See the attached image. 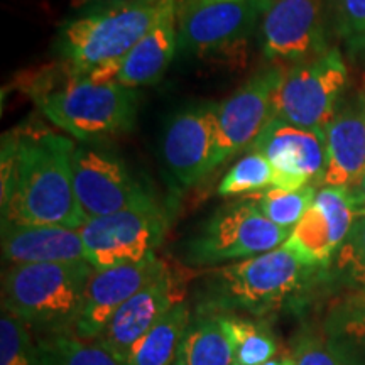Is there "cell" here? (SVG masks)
Masks as SVG:
<instances>
[{"instance_id": "cell-22", "label": "cell", "mask_w": 365, "mask_h": 365, "mask_svg": "<svg viewBox=\"0 0 365 365\" xmlns=\"http://www.w3.org/2000/svg\"><path fill=\"white\" fill-rule=\"evenodd\" d=\"M175 365H234V349L220 314L191 322Z\"/></svg>"}, {"instance_id": "cell-28", "label": "cell", "mask_w": 365, "mask_h": 365, "mask_svg": "<svg viewBox=\"0 0 365 365\" xmlns=\"http://www.w3.org/2000/svg\"><path fill=\"white\" fill-rule=\"evenodd\" d=\"M272 185L274 170L271 163L257 150H249L223 176L220 185H218V195L245 196L272 188Z\"/></svg>"}, {"instance_id": "cell-31", "label": "cell", "mask_w": 365, "mask_h": 365, "mask_svg": "<svg viewBox=\"0 0 365 365\" xmlns=\"http://www.w3.org/2000/svg\"><path fill=\"white\" fill-rule=\"evenodd\" d=\"M294 365H345L333 349L314 336H303L294 346Z\"/></svg>"}, {"instance_id": "cell-32", "label": "cell", "mask_w": 365, "mask_h": 365, "mask_svg": "<svg viewBox=\"0 0 365 365\" xmlns=\"http://www.w3.org/2000/svg\"><path fill=\"white\" fill-rule=\"evenodd\" d=\"M140 2V0H71L70 7L76 14H88L105 11V9H115L122 6H130V4Z\"/></svg>"}, {"instance_id": "cell-18", "label": "cell", "mask_w": 365, "mask_h": 365, "mask_svg": "<svg viewBox=\"0 0 365 365\" xmlns=\"http://www.w3.org/2000/svg\"><path fill=\"white\" fill-rule=\"evenodd\" d=\"M325 137L327 168L322 182L352 190L365 176V105L359 91L340 103Z\"/></svg>"}, {"instance_id": "cell-23", "label": "cell", "mask_w": 365, "mask_h": 365, "mask_svg": "<svg viewBox=\"0 0 365 365\" xmlns=\"http://www.w3.org/2000/svg\"><path fill=\"white\" fill-rule=\"evenodd\" d=\"M328 345L349 365H365V303L350 298L327 322Z\"/></svg>"}, {"instance_id": "cell-5", "label": "cell", "mask_w": 365, "mask_h": 365, "mask_svg": "<svg viewBox=\"0 0 365 365\" xmlns=\"http://www.w3.org/2000/svg\"><path fill=\"white\" fill-rule=\"evenodd\" d=\"M93 271L88 261L12 264L2 277V309L27 325H75Z\"/></svg>"}, {"instance_id": "cell-38", "label": "cell", "mask_w": 365, "mask_h": 365, "mask_svg": "<svg viewBox=\"0 0 365 365\" xmlns=\"http://www.w3.org/2000/svg\"><path fill=\"white\" fill-rule=\"evenodd\" d=\"M234 365H237V364H234Z\"/></svg>"}, {"instance_id": "cell-29", "label": "cell", "mask_w": 365, "mask_h": 365, "mask_svg": "<svg viewBox=\"0 0 365 365\" xmlns=\"http://www.w3.org/2000/svg\"><path fill=\"white\" fill-rule=\"evenodd\" d=\"M0 365H41L39 345L29 325L7 309H2L0 318Z\"/></svg>"}, {"instance_id": "cell-20", "label": "cell", "mask_w": 365, "mask_h": 365, "mask_svg": "<svg viewBox=\"0 0 365 365\" xmlns=\"http://www.w3.org/2000/svg\"><path fill=\"white\" fill-rule=\"evenodd\" d=\"M178 9L175 0L122 61L117 81L127 88L158 83L178 51Z\"/></svg>"}, {"instance_id": "cell-11", "label": "cell", "mask_w": 365, "mask_h": 365, "mask_svg": "<svg viewBox=\"0 0 365 365\" xmlns=\"http://www.w3.org/2000/svg\"><path fill=\"white\" fill-rule=\"evenodd\" d=\"M217 102H195L168 118L161 139L163 173L178 196L210 173L217 135Z\"/></svg>"}, {"instance_id": "cell-14", "label": "cell", "mask_w": 365, "mask_h": 365, "mask_svg": "<svg viewBox=\"0 0 365 365\" xmlns=\"http://www.w3.org/2000/svg\"><path fill=\"white\" fill-rule=\"evenodd\" d=\"M357 208L352 190L323 186L282 247L308 266L328 269L349 235Z\"/></svg>"}, {"instance_id": "cell-30", "label": "cell", "mask_w": 365, "mask_h": 365, "mask_svg": "<svg viewBox=\"0 0 365 365\" xmlns=\"http://www.w3.org/2000/svg\"><path fill=\"white\" fill-rule=\"evenodd\" d=\"M335 33L352 56H365V0H331Z\"/></svg>"}, {"instance_id": "cell-37", "label": "cell", "mask_w": 365, "mask_h": 365, "mask_svg": "<svg viewBox=\"0 0 365 365\" xmlns=\"http://www.w3.org/2000/svg\"><path fill=\"white\" fill-rule=\"evenodd\" d=\"M190 2H220V0H190Z\"/></svg>"}, {"instance_id": "cell-27", "label": "cell", "mask_w": 365, "mask_h": 365, "mask_svg": "<svg viewBox=\"0 0 365 365\" xmlns=\"http://www.w3.org/2000/svg\"><path fill=\"white\" fill-rule=\"evenodd\" d=\"M328 267L345 286L365 291V208H357L349 235Z\"/></svg>"}, {"instance_id": "cell-15", "label": "cell", "mask_w": 365, "mask_h": 365, "mask_svg": "<svg viewBox=\"0 0 365 365\" xmlns=\"http://www.w3.org/2000/svg\"><path fill=\"white\" fill-rule=\"evenodd\" d=\"M259 29L262 53L274 61L303 63L330 49L322 0H271Z\"/></svg>"}, {"instance_id": "cell-25", "label": "cell", "mask_w": 365, "mask_h": 365, "mask_svg": "<svg viewBox=\"0 0 365 365\" xmlns=\"http://www.w3.org/2000/svg\"><path fill=\"white\" fill-rule=\"evenodd\" d=\"M220 318L234 349V364L264 365L274 359L277 350L276 341L262 323L234 314H220Z\"/></svg>"}, {"instance_id": "cell-6", "label": "cell", "mask_w": 365, "mask_h": 365, "mask_svg": "<svg viewBox=\"0 0 365 365\" xmlns=\"http://www.w3.org/2000/svg\"><path fill=\"white\" fill-rule=\"evenodd\" d=\"M291 230L267 220L249 195L220 207L186 244V262L217 266L244 261L284 245Z\"/></svg>"}, {"instance_id": "cell-21", "label": "cell", "mask_w": 365, "mask_h": 365, "mask_svg": "<svg viewBox=\"0 0 365 365\" xmlns=\"http://www.w3.org/2000/svg\"><path fill=\"white\" fill-rule=\"evenodd\" d=\"M190 323V308L181 301L132 346L124 365H175Z\"/></svg>"}, {"instance_id": "cell-9", "label": "cell", "mask_w": 365, "mask_h": 365, "mask_svg": "<svg viewBox=\"0 0 365 365\" xmlns=\"http://www.w3.org/2000/svg\"><path fill=\"white\" fill-rule=\"evenodd\" d=\"M71 170L76 200L86 220L156 203L132 176L124 159L102 143L75 144Z\"/></svg>"}, {"instance_id": "cell-24", "label": "cell", "mask_w": 365, "mask_h": 365, "mask_svg": "<svg viewBox=\"0 0 365 365\" xmlns=\"http://www.w3.org/2000/svg\"><path fill=\"white\" fill-rule=\"evenodd\" d=\"M38 345L41 365H124L98 340H85L75 333H54Z\"/></svg>"}, {"instance_id": "cell-1", "label": "cell", "mask_w": 365, "mask_h": 365, "mask_svg": "<svg viewBox=\"0 0 365 365\" xmlns=\"http://www.w3.org/2000/svg\"><path fill=\"white\" fill-rule=\"evenodd\" d=\"M75 143L48 130L17 134L12 190L2 222L80 228L86 222L73 186Z\"/></svg>"}, {"instance_id": "cell-36", "label": "cell", "mask_w": 365, "mask_h": 365, "mask_svg": "<svg viewBox=\"0 0 365 365\" xmlns=\"http://www.w3.org/2000/svg\"><path fill=\"white\" fill-rule=\"evenodd\" d=\"M354 298L359 299V301H362V303H365V291H359V294H355Z\"/></svg>"}, {"instance_id": "cell-33", "label": "cell", "mask_w": 365, "mask_h": 365, "mask_svg": "<svg viewBox=\"0 0 365 365\" xmlns=\"http://www.w3.org/2000/svg\"><path fill=\"white\" fill-rule=\"evenodd\" d=\"M352 193H354L355 202H357V207L365 208V176L362 178V180H360L357 186H354Z\"/></svg>"}, {"instance_id": "cell-35", "label": "cell", "mask_w": 365, "mask_h": 365, "mask_svg": "<svg viewBox=\"0 0 365 365\" xmlns=\"http://www.w3.org/2000/svg\"><path fill=\"white\" fill-rule=\"evenodd\" d=\"M359 93L362 95V100H364V105H365V73H364V76H362V85H360Z\"/></svg>"}, {"instance_id": "cell-3", "label": "cell", "mask_w": 365, "mask_h": 365, "mask_svg": "<svg viewBox=\"0 0 365 365\" xmlns=\"http://www.w3.org/2000/svg\"><path fill=\"white\" fill-rule=\"evenodd\" d=\"M175 0L140 2L105 11L76 14L63 22L56 36V51L75 76L93 83L117 81L124 58L144 38Z\"/></svg>"}, {"instance_id": "cell-16", "label": "cell", "mask_w": 365, "mask_h": 365, "mask_svg": "<svg viewBox=\"0 0 365 365\" xmlns=\"http://www.w3.org/2000/svg\"><path fill=\"white\" fill-rule=\"evenodd\" d=\"M168 269L166 262L156 257V254L135 264L95 269L86 284L80 314L73 325L75 335L97 340L113 314Z\"/></svg>"}, {"instance_id": "cell-19", "label": "cell", "mask_w": 365, "mask_h": 365, "mask_svg": "<svg viewBox=\"0 0 365 365\" xmlns=\"http://www.w3.org/2000/svg\"><path fill=\"white\" fill-rule=\"evenodd\" d=\"M2 255L11 264L86 261L78 228L2 222Z\"/></svg>"}, {"instance_id": "cell-7", "label": "cell", "mask_w": 365, "mask_h": 365, "mask_svg": "<svg viewBox=\"0 0 365 365\" xmlns=\"http://www.w3.org/2000/svg\"><path fill=\"white\" fill-rule=\"evenodd\" d=\"M271 0H180L178 51L198 59H235L261 26Z\"/></svg>"}, {"instance_id": "cell-13", "label": "cell", "mask_w": 365, "mask_h": 365, "mask_svg": "<svg viewBox=\"0 0 365 365\" xmlns=\"http://www.w3.org/2000/svg\"><path fill=\"white\" fill-rule=\"evenodd\" d=\"M250 150H257L274 170L272 188L296 191L322 181L327 168L325 130H309L271 118Z\"/></svg>"}, {"instance_id": "cell-8", "label": "cell", "mask_w": 365, "mask_h": 365, "mask_svg": "<svg viewBox=\"0 0 365 365\" xmlns=\"http://www.w3.org/2000/svg\"><path fill=\"white\" fill-rule=\"evenodd\" d=\"M349 70L336 48L286 68L272 95L271 118L309 130H325L344 102Z\"/></svg>"}, {"instance_id": "cell-12", "label": "cell", "mask_w": 365, "mask_h": 365, "mask_svg": "<svg viewBox=\"0 0 365 365\" xmlns=\"http://www.w3.org/2000/svg\"><path fill=\"white\" fill-rule=\"evenodd\" d=\"M286 66H271L255 73L235 93L218 103L217 135L210 171L228 158L250 148L271 120L272 95L284 75Z\"/></svg>"}, {"instance_id": "cell-4", "label": "cell", "mask_w": 365, "mask_h": 365, "mask_svg": "<svg viewBox=\"0 0 365 365\" xmlns=\"http://www.w3.org/2000/svg\"><path fill=\"white\" fill-rule=\"evenodd\" d=\"M317 271L318 267L301 262L284 247L237 261L208 274L205 307L244 309L262 317L293 299Z\"/></svg>"}, {"instance_id": "cell-2", "label": "cell", "mask_w": 365, "mask_h": 365, "mask_svg": "<svg viewBox=\"0 0 365 365\" xmlns=\"http://www.w3.org/2000/svg\"><path fill=\"white\" fill-rule=\"evenodd\" d=\"M65 68L31 76L24 91L58 129L80 143H103L132 130L139 108V93L118 81L93 83Z\"/></svg>"}, {"instance_id": "cell-34", "label": "cell", "mask_w": 365, "mask_h": 365, "mask_svg": "<svg viewBox=\"0 0 365 365\" xmlns=\"http://www.w3.org/2000/svg\"><path fill=\"white\" fill-rule=\"evenodd\" d=\"M264 365H294V359L293 357H277V359H271Z\"/></svg>"}, {"instance_id": "cell-17", "label": "cell", "mask_w": 365, "mask_h": 365, "mask_svg": "<svg viewBox=\"0 0 365 365\" xmlns=\"http://www.w3.org/2000/svg\"><path fill=\"white\" fill-rule=\"evenodd\" d=\"M182 294V281L168 269L113 314L97 340L125 362L132 346L175 304L181 303Z\"/></svg>"}, {"instance_id": "cell-10", "label": "cell", "mask_w": 365, "mask_h": 365, "mask_svg": "<svg viewBox=\"0 0 365 365\" xmlns=\"http://www.w3.org/2000/svg\"><path fill=\"white\" fill-rule=\"evenodd\" d=\"M168 223L166 212L158 202L90 218L78 228L86 261L95 269L144 261L156 252Z\"/></svg>"}, {"instance_id": "cell-26", "label": "cell", "mask_w": 365, "mask_h": 365, "mask_svg": "<svg viewBox=\"0 0 365 365\" xmlns=\"http://www.w3.org/2000/svg\"><path fill=\"white\" fill-rule=\"evenodd\" d=\"M249 196L267 220L276 223L277 227L293 230L313 205L317 188L313 185L296 191L267 188Z\"/></svg>"}]
</instances>
